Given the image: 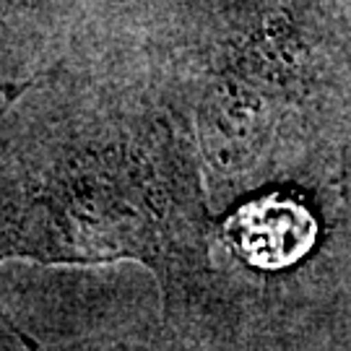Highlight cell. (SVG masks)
I'll use <instances>...</instances> for the list:
<instances>
[{"instance_id": "cell-1", "label": "cell", "mask_w": 351, "mask_h": 351, "mask_svg": "<svg viewBox=\"0 0 351 351\" xmlns=\"http://www.w3.org/2000/svg\"><path fill=\"white\" fill-rule=\"evenodd\" d=\"M310 211L291 198L268 195L245 206L229 224L239 255L261 268H284L297 263L315 242Z\"/></svg>"}]
</instances>
